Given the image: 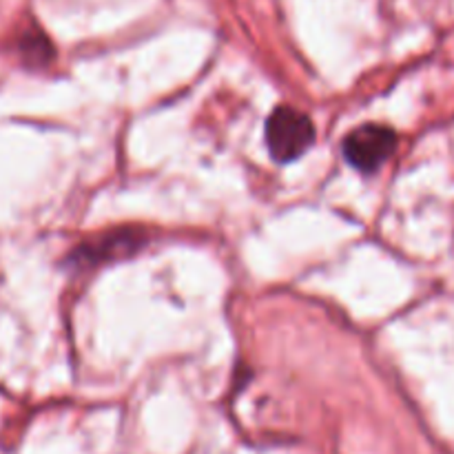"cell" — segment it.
I'll use <instances>...</instances> for the list:
<instances>
[{"instance_id": "7a4b0ae2", "label": "cell", "mask_w": 454, "mask_h": 454, "mask_svg": "<svg viewBox=\"0 0 454 454\" xmlns=\"http://www.w3.org/2000/svg\"><path fill=\"white\" fill-rule=\"evenodd\" d=\"M395 146H397V136L393 129L384 124H364L348 133L344 140V155L355 168L372 173L393 155Z\"/></svg>"}, {"instance_id": "6da1fadb", "label": "cell", "mask_w": 454, "mask_h": 454, "mask_svg": "<svg viewBox=\"0 0 454 454\" xmlns=\"http://www.w3.org/2000/svg\"><path fill=\"white\" fill-rule=\"evenodd\" d=\"M315 142L310 118L293 106H279L266 122V145L278 162H293Z\"/></svg>"}]
</instances>
